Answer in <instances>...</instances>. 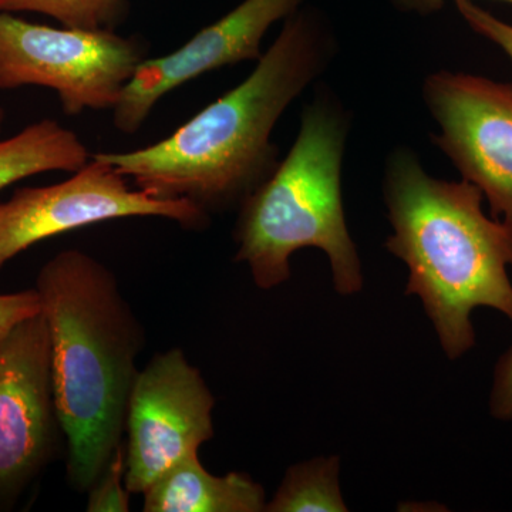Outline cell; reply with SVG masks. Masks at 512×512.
Instances as JSON below:
<instances>
[{
	"mask_svg": "<svg viewBox=\"0 0 512 512\" xmlns=\"http://www.w3.org/2000/svg\"><path fill=\"white\" fill-rule=\"evenodd\" d=\"M338 40L316 9L284 20L244 82L151 146L99 151L138 190L188 201L205 214L239 208L279 164L272 141L286 109L328 70Z\"/></svg>",
	"mask_w": 512,
	"mask_h": 512,
	"instance_id": "1",
	"label": "cell"
},
{
	"mask_svg": "<svg viewBox=\"0 0 512 512\" xmlns=\"http://www.w3.org/2000/svg\"><path fill=\"white\" fill-rule=\"evenodd\" d=\"M35 289L52 345L67 480L87 493L124 443L143 330L116 276L87 252L67 249L53 256Z\"/></svg>",
	"mask_w": 512,
	"mask_h": 512,
	"instance_id": "2",
	"label": "cell"
},
{
	"mask_svg": "<svg viewBox=\"0 0 512 512\" xmlns=\"http://www.w3.org/2000/svg\"><path fill=\"white\" fill-rule=\"evenodd\" d=\"M383 197L393 228L387 251L407 265V293L419 296L444 352L458 359L476 343L474 309L512 320V231L485 215L477 187L431 177L407 147L387 156Z\"/></svg>",
	"mask_w": 512,
	"mask_h": 512,
	"instance_id": "3",
	"label": "cell"
},
{
	"mask_svg": "<svg viewBox=\"0 0 512 512\" xmlns=\"http://www.w3.org/2000/svg\"><path fill=\"white\" fill-rule=\"evenodd\" d=\"M350 114L325 84L303 107L288 156L239 205L235 261L247 264L258 288L291 278V256L302 248L328 255L336 291L359 292L362 265L350 238L342 200V167Z\"/></svg>",
	"mask_w": 512,
	"mask_h": 512,
	"instance_id": "4",
	"label": "cell"
},
{
	"mask_svg": "<svg viewBox=\"0 0 512 512\" xmlns=\"http://www.w3.org/2000/svg\"><path fill=\"white\" fill-rule=\"evenodd\" d=\"M150 46L117 30L50 28L0 13V90L46 87L67 116L113 110Z\"/></svg>",
	"mask_w": 512,
	"mask_h": 512,
	"instance_id": "5",
	"label": "cell"
},
{
	"mask_svg": "<svg viewBox=\"0 0 512 512\" xmlns=\"http://www.w3.org/2000/svg\"><path fill=\"white\" fill-rule=\"evenodd\" d=\"M164 218L185 229H204L210 215L188 201L160 200L130 187L113 165L92 154L62 183L23 187L0 202V271L26 249L76 229L123 220Z\"/></svg>",
	"mask_w": 512,
	"mask_h": 512,
	"instance_id": "6",
	"label": "cell"
},
{
	"mask_svg": "<svg viewBox=\"0 0 512 512\" xmlns=\"http://www.w3.org/2000/svg\"><path fill=\"white\" fill-rule=\"evenodd\" d=\"M421 97L440 128L431 143L512 231V84L440 70L424 79Z\"/></svg>",
	"mask_w": 512,
	"mask_h": 512,
	"instance_id": "7",
	"label": "cell"
},
{
	"mask_svg": "<svg viewBox=\"0 0 512 512\" xmlns=\"http://www.w3.org/2000/svg\"><path fill=\"white\" fill-rule=\"evenodd\" d=\"M214 394L184 350L158 353L138 370L128 399L126 484L141 494L214 437Z\"/></svg>",
	"mask_w": 512,
	"mask_h": 512,
	"instance_id": "8",
	"label": "cell"
},
{
	"mask_svg": "<svg viewBox=\"0 0 512 512\" xmlns=\"http://www.w3.org/2000/svg\"><path fill=\"white\" fill-rule=\"evenodd\" d=\"M60 423L42 312L0 336V510H10L55 454Z\"/></svg>",
	"mask_w": 512,
	"mask_h": 512,
	"instance_id": "9",
	"label": "cell"
},
{
	"mask_svg": "<svg viewBox=\"0 0 512 512\" xmlns=\"http://www.w3.org/2000/svg\"><path fill=\"white\" fill-rule=\"evenodd\" d=\"M303 3L305 0H244L174 52L147 57L111 110L114 128L136 134L168 94L204 74L258 62L264 55L262 42L268 30L298 12Z\"/></svg>",
	"mask_w": 512,
	"mask_h": 512,
	"instance_id": "10",
	"label": "cell"
},
{
	"mask_svg": "<svg viewBox=\"0 0 512 512\" xmlns=\"http://www.w3.org/2000/svg\"><path fill=\"white\" fill-rule=\"evenodd\" d=\"M146 512H261L262 485L242 473L214 476L192 453L158 477L143 493Z\"/></svg>",
	"mask_w": 512,
	"mask_h": 512,
	"instance_id": "11",
	"label": "cell"
},
{
	"mask_svg": "<svg viewBox=\"0 0 512 512\" xmlns=\"http://www.w3.org/2000/svg\"><path fill=\"white\" fill-rule=\"evenodd\" d=\"M92 154L82 138L59 121H37L16 136L0 140V190L50 171L76 173Z\"/></svg>",
	"mask_w": 512,
	"mask_h": 512,
	"instance_id": "12",
	"label": "cell"
},
{
	"mask_svg": "<svg viewBox=\"0 0 512 512\" xmlns=\"http://www.w3.org/2000/svg\"><path fill=\"white\" fill-rule=\"evenodd\" d=\"M265 511H348L340 493L338 458H316L289 468Z\"/></svg>",
	"mask_w": 512,
	"mask_h": 512,
	"instance_id": "13",
	"label": "cell"
},
{
	"mask_svg": "<svg viewBox=\"0 0 512 512\" xmlns=\"http://www.w3.org/2000/svg\"><path fill=\"white\" fill-rule=\"evenodd\" d=\"M128 8V0H0V13H40L64 28L87 30H117Z\"/></svg>",
	"mask_w": 512,
	"mask_h": 512,
	"instance_id": "14",
	"label": "cell"
},
{
	"mask_svg": "<svg viewBox=\"0 0 512 512\" xmlns=\"http://www.w3.org/2000/svg\"><path fill=\"white\" fill-rule=\"evenodd\" d=\"M130 490L126 484V450L117 448L103 473L87 491V512L130 511Z\"/></svg>",
	"mask_w": 512,
	"mask_h": 512,
	"instance_id": "15",
	"label": "cell"
},
{
	"mask_svg": "<svg viewBox=\"0 0 512 512\" xmlns=\"http://www.w3.org/2000/svg\"><path fill=\"white\" fill-rule=\"evenodd\" d=\"M461 18L485 39L500 47L512 63V25L476 5L473 0H454Z\"/></svg>",
	"mask_w": 512,
	"mask_h": 512,
	"instance_id": "16",
	"label": "cell"
},
{
	"mask_svg": "<svg viewBox=\"0 0 512 512\" xmlns=\"http://www.w3.org/2000/svg\"><path fill=\"white\" fill-rule=\"evenodd\" d=\"M40 312V298L36 289H26L0 295V336L5 335L22 320Z\"/></svg>",
	"mask_w": 512,
	"mask_h": 512,
	"instance_id": "17",
	"label": "cell"
},
{
	"mask_svg": "<svg viewBox=\"0 0 512 512\" xmlns=\"http://www.w3.org/2000/svg\"><path fill=\"white\" fill-rule=\"evenodd\" d=\"M490 409L497 419L512 420V346L495 367Z\"/></svg>",
	"mask_w": 512,
	"mask_h": 512,
	"instance_id": "18",
	"label": "cell"
},
{
	"mask_svg": "<svg viewBox=\"0 0 512 512\" xmlns=\"http://www.w3.org/2000/svg\"><path fill=\"white\" fill-rule=\"evenodd\" d=\"M390 2L399 12L429 16L443 9L447 0H390ZM503 2L512 3V0H503Z\"/></svg>",
	"mask_w": 512,
	"mask_h": 512,
	"instance_id": "19",
	"label": "cell"
},
{
	"mask_svg": "<svg viewBox=\"0 0 512 512\" xmlns=\"http://www.w3.org/2000/svg\"><path fill=\"white\" fill-rule=\"evenodd\" d=\"M5 117V110H3L2 107H0V133H2L3 123H5Z\"/></svg>",
	"mask_w": 512,
	"mask_h": 512,
	"instance_id": "20",
	"label": "cell"
}]
</instances>
